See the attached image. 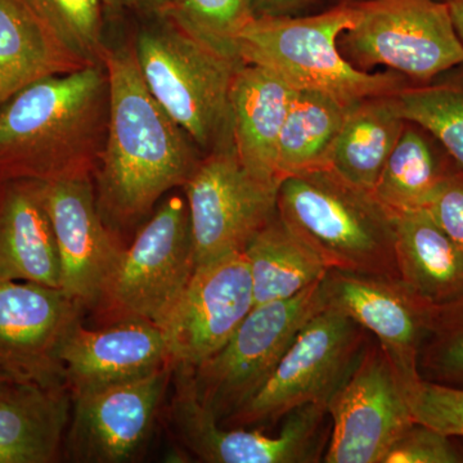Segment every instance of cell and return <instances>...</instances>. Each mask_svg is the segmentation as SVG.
Wrapping results in <instances>:
<instances>
[{
  "instance_id": "obj_1",
  "label": "cell",
  "mask_w": 463,
  "mask_h": 463,
  "mask_svg": "<svg viewBox=\"0 0 463 463\" xmlns=\"http://www.w3.org/2000/svg\"><path fill=\"white\" fill-rule=\"evenodd\" d=\"M108 133L97 172L102 218L133 224L183 187L205 155L170 118L143 80L133 48H106Z\"/></svg>"
},
{
  "instance_id": "obj_2",
  "label": "cell",
  "mask_w": 463,
  "mask_h": 463,
  "mask_svg": "<svg viewBox=\"0 0 463 463\" xmlns=\"http://www.w3.org/2000/svg\"><path fill=\"white\" fill-rule=\"evenodd\" d=\"M109 99L103 63L48 76L14 94L0 106V183L94 176Z\"/></svg>"
},
{
  "instance_id": "obj_3",
  "label": "cell",
  "mask_w": 463,
  "mask_h": 463,
  "mask_svg": "<svg viewBox=\"0 0 463 463\" xmlns=\"http://www.w3.org/2000/svg\"><path fill=\"white\" fill-rule=\"evenodd\" d=\"M279 216L328 269L398 277L395 216L373 192L331 169L286 176L279 183Z\"/></svg>"
},
{
  "instance_id": "obj_4",
  "label": "cell",
  "mask_w": 463,
  "mask_h": 463,
  "mask_svg": "<svg viewBox=\"0 0 463 463\" xmlns=\"http://www.w3.org/2000/svg\"><path fill=\"white\" fill-rule=\"evenodd\" d=\"M356 18V3H340L313 16H257L240 33L239 56L270 70L292 90L319 91L346 108L413 84L398 72L370 74L343 56L340 35Z\"/></svg>"
},
{
  "instance_id": "obj_5",
  "label": "cell",
  "mask_w": 463,
  "mask_h": 463,
  "mask_svg": "<svg viewBox=\"0 0 463 463\" xmlns=\"http://www.w3.org/2000/svg\"><path fill=\"white\" fill-rule=\"evenodd\" d=\"M143 80L203 155L234 149L231 91L242 61L222 56L163 20L134 44Z\"/></svg>"
},
{
  "instance_id": "obj_6",
  "label": "cell",
  "mask_w": 463,
  "mask_h": 463,
  "mask_svg": "<svg viewBox=\"0 0 463 463\" xmlns=\"http://www.w3.org/2000/svg\"><path fill=\"white\" fill-rule=\"evenodd\" d=\"M371 335L352 318L326 306L298 331L257 395L221 425H273L304 405L327 408L355 370Z\"/></svg>"
},
{
  "instance_id": "obj_7",
  "label": "cell",
  "mask_w": 463,
  "mask_h": 463,
  "mask_svg": "<svg viewBox=\"0 0 463 463\" xmlns=\"http://www.w3.org/2000/svg\"><path fill=\"white\" fill-rule=\"evenodd\" d=\"M341 33L343 56L367 71L385 66L413 84H428L463 63V43L443 0H364Z\"/></svg>"
},
{
  "instance_id": "obj_8",
  "label": "cell",
  "mask_w": 463,
  "mask_h": 463,
  "mask_svg": "<svg viewBox=\"0 0 463 463\" xmlns=\"http://www.w3.org/2000/svg\"><path fill=\"white\" fill-rule=\"evenodd\" d=\"M326 306L322 279L297 297L254 307L222 349L192 368L197 397L219 423L258 394L298 331Z\"/></svg>"
},
{
  "instance_id": "obj_9",
  "label": "cell",
  "mask_w": 463,
  "mask_h": 463,
  "mask_svg": "<svg viewBox=\"0 0 463 463\" xmlns=\"http://www.w3.org/2000/svg\"><path fill=\"white\" fill-rule=\"evenodd\" d=\"M194 270L187 201L173 196L123 250L97 307L112 322L141 319L163 330Z\"/></svg>"
},
{
  "instance_id": "obj_10",
  "label": "cell",
  "mask_w": 463,
  "mask_h": 463,
  "mask_svg": "<svg viewBox=\"0 0 463 463\" xmlns=\"http://www.w3.org/2000/svg\"><path fill=\"white\" fill-rule=\"evenodd\" d=\"M170 422L188 452L207 463H315L323 461L331 422L327 408L304 405L285 417L276 437L225 428L197 397L192 368L174 365Z\"/></svg>"
},
{
  "instance_id": "obj_11",
  "label": "cell",
  "mask_w": 463,
  "mask_h": 463,
  "mask_svg": "<svg viewBox=\"0 0 463 463\" xmlns=\"http://www.w3.org/2000/svg\"><path fill=\"white\" fill-rule=\"evenodd\" d=\"M183 188L196 268L245 251L279 215V183L250 174L234 149L205 155Z\"/></svg>"
},
{
  "instance_id": "obj_12",
  "label": "cell",
  "mask_w": 463,
  "mask_h": 463,
  "mask_svg": "<svg viewBox=\"0 0 463 463\" xmlns=\"http://www.w3.org/2000/svg\"><path fill=\"white\" fill-rule=\"evenodd\" d=\"M327 413V463H381L414 422L407 390L373 336L355 370L328 402Z\"/></svg>"
},
{
  "instance_id": "obj_13",
  "label": "cell",
  "mask_w": 463,
  "mask_h": 463,
  "mask_svg": "<svg viewBox=\"0 0 463 463\" xmlns=\"http://www.w3.org/2000/svg\"><path fill=\"white\" fill-rule=\"evenodd\" d=\"M174 365L127 383L71 395L66 432L70 459L87 463L132 462L154 432Z\"/></svg>"
},
{
  "instance_id": "obj_14",
  "label": "cell",
  "mask_w": 463,
  "mask_h": 463,
  "mask_svg": "<svg viewBox=\"0 0 463 463\" xmlns=\"http://www.w3.org/2000/svg\"><path fill=\"white\" fill-rule=\"evenodd\" d=\"M83 310L62 288L0 282V370L14 383L67 386L61 350Z\"/></svg>"
},
{
  "instance_id": "obj_15",
  "label": "cell",
  "mask_w": 463,
  "mask_h": 463,
  "mask_svg": "<svg viewBox=\"0 0 463 463\" xmlns=\"http://www.w3.org/2000/svg\"><path fill=\"white\" fill-rule=\"evenodd\" d=\"M323 288L327 307L352 318L379 343L405 390L421 380L420 350L435 306L398 277L330 269Z\"/></svg>"
},
{
  "instance_id": "obj_16",
  "label": "cell",
  "mask_w": 463,
  "mask_h": 463,
  "mask_svg": "<svg viewBox=\"0 0 463 463\" xmlns=\"http://www.w3.org/2000/svg\"><path fill=\"white\" fill-rule=\"evenodd\" d=\"M254 307L243 252L197 267L163 328L173 364L194 368L214 355Z\"/></svg>"
},
{
  "instance_id": "obj_17",
  "label": "cell",
  "mask_w": 463,
  "mask_h": 463,
  "mask_svg": "<svg viewBox=\"0 0 463 463\" xmlns=\"http://www.w3.org/2000/svg\"><path fill=\"white\" fill-rule=\"evenodd\" d=\"M42 184L60 255L61 288L84 309L97 307L124 249L100 215L93 176Z\"/></svg>"
},
{
  "instance_id": "obj_18",
  "label": "cell",
  "mask_w": 463,
  "mask_h": 463,
  "mask_svg": "<svg viewBox=\"0 0 463 463\" xmlns=\"http://www.w3.org/2000/svg\"><path fill=\"white\" fill-rule=\"evenodd\" d=\"M61 361L71 395L142 379L173 364L164 331L141 319L112 322L102 330L79 322L63 343Z\"/></svg>"
},
{
  "instance_id": "obj_19",
  "label": "cell",
  "mask_w": 463,
  "mask_h": 463,
  "mask_svg": "<svg viewBox=\"0 0 463 463\" xmlns=\"http://www.w3.org/2000/svg\"><path fill=\"white\" fill-rule=\"evenodd\" d=\"M61 288L60 255L42 182L0 183V282Z\"/></svg>"
},
{
  "instance_id": "obj_20",
  "label": "cell",
  "mask_w": 463,
  "mask_h": 463,
  "mask_svg": "<svg viewBox=\"0 0 463 463\" xmlns=\"http://www.w3.org/2000/svg\"><path fill=\"white\" fill-rule=\"evenodd\" d=\"M295 90L263 66L243 63L231 91L234 151L242 166L265 182L277 175V146Z\"/></svg>"
},
{
  "instance_id": "obj_21",
  "label": "cell",
  "mask_w": 463,
  "mask_h": 463,
  "mask_svg": "<svg viewBox=\"0 0 463 463\" xmlns=\"http://www.w3.org/2000/svg\"><path fill=\"white\" fill-rule=\"evenodd\" d=\"M67 386L14 383L0 395V463H53L71 417Z\"/></svg>"
},
{
  "instance_id": "obj_22",
  "label": "cell",
  "mask_w": 463,
  "mask_h": 463,
  "mask_svg": "<svg viewBox=\"0 0 463 463\" xmlns=\"http://www.w3.org/2000/svg\"><path fill=\"white\" fill-rule=\"evenodd\" d=\"M88 65L27 0H0V106L41 79Z\"/></svg>"
},
{
  "instance_id": "obj_23",
  "label": "cell",
  "mask_w": 463,
  "mask_h": 463,
  "mask_svg": "<svg viewBox=\"0 0 463 463\" xmlns=\"http://www.w3.org/2000/svg\"><path fill=\"white\" fill-rule=\"evenodd\" d=\"M399 279L432 306L463 295V252L426 209L397 213Z\"/></svg>"
},
{
  "instance_id": "obj_24",
  "label": "cell",
  "mask_w": 463,
  "mask_h": 463,
  "mask_svg": "<svg viewBox=\"0 0 463 463\" xmlns=\"http://www.w3.org/2000/svg\"><path fill=\"white\" fill-rule=\"evenodd\" d=\"M397 93L370 97L349 106L332 148L328 169L365 191H373L407 124Z\"/></svg>"
},
{
  "instance_id": "obj_25",
  "label": "cell",
  "mask_w": 463,
  "mask_h": 463,
  "mask_svg": "<svg viewBox=\"0 0 463 463\" xmlns=\"http://www.w3.org/2000/svg\"><path fill=\"white\" fill-rule=\"evenodd\" d=\"M458 167L429 130L407 121L373 192L394 213L428 209L441 185Z\"/></svg>"
},
{
  "instance_id": "obj_26",
  "label": "cell",
  "mask_w": 463,
  "mask_h": 463,
  "mask_svg": "<svg viewBox=\"0 0 463 463\" xmlns=\"http://www.w3.org/2000/svg\"><path fill=\"white\" fill-rule=\"evenodd\" d=\"M243 254L251 276L255 307L297 297L322 281L330 270L279 215L259 232Z\"/></svg>"
},
{
  "instance_id": "obj_27",
  "label": "cell",
  "mask_w": 463,
  "mask_h": 463,
  "mask_svg": "<svg viewBox=\"0 0 463 463\" xmlns=\"http://www.w3.org/2000/svg\"><path fill=\"white\" fill-rule=\"evenodd\" d=\"M346 106L327 94L295 90L277 146L279 178L327 169Z\"/></svg>"
},
{
  "instance_id": "obj_28",
  "label": "cell",
  "mask_w": 463,
  "mask_h": 463,
  "mask_svg": "<svg viewBox=\"0 0 463 463\" xmlns=\"http://www.w3.org/2000/svg\"><path fill=\"white\" fill-rule=\"evenodd\" d=\"M440 80L411 84L397 93L407 121L421 125L463 167V63Z\"/></svg>"
},
{
  "instance_id": "obj_29",
  "label": "cell",
  "mask_w": 463,
  "mask_h": 463,
  "mask_svg": "<svg viewBox=\"0 0 463 463\" xmlns=\"http://www.w3.org/2000/svg\"><path fill=\"white\" fill-rule=\"evenodd\" d=\"M156 14L216 53L239 61L240 33L257 17L252 0H169Z\"/></svg>"
},
{
  "instance_id": "obj_30",
  "label": "cell",
  "mask_w": 463,
  "mask_h": 463,
  "mask_svg": "<svg viewBox=\"0 0 463 463\" xmlns=\"http://www.w3.org/2000/svg\"><path fill=\"white\" fill-rule=\"evenodd\" d=\"M422 380L463 389V295L434 307L419 356Z\"/></svg>"
},
{
  "instance_id": "obj_31",
  "label": "cell",
  "mask_w": 463,
  "mask_h": 463,
  "mask_svg": "<svg viewBox=\"0 0 463 463\" xmlns=\"http://www.w3.org/2000/svg\"><path fill=\"white\" fill-rule=\"evenodd\" d=\"M61 42L88 63H102L108 45L103 42L102 0H27Z\"/></svg>"
},
{
  "instance_id": "obj_32",
  "label": "cell",
  "mask_w": 463,
  "mask_h": 463,
  "mask_svg": "<svg viewBox=\"0 0 463 463\" xmlns=\"http://www.w3.org/2000/svg\"><path fill=\"white\" fill-rule=\"evenodd\" d=\"M413 421L463 438V389L419 380L407 389Z\"/></svg>"
},
{
  "instance_id": "obj_33",
  "label": "cell",
  "mask_w": 463,
  "mask_h": 463,
  "mask_svg": "<svg viewBox=\"0 0 463 463\" xmlns=\"http://www.w3.org/2000/svg\"><path fill=\"white\" fill-rule=\"evenodd\" d=\"M381 463H463V438L414 421Z\"/></svg>"
},
{
  "instance_id": "obj_34",
  "label": "cell",
  "mask_w": 463,
  "mask_h": 463,
  "mask_svg": "<svg viewBox=\"0 0 463 463\" xmlns=\"http://www.w3.org/2000/svg\"><path fill=\"white\" fill-rule=\"evenodd\" d=\"M426 210L463 252V167L444 182Z\"/></svg>"
},
{
  "instance_id": "obj_35",
  "label": "cell",
  "mask_w": 463,
  "mask_h": 463,
  "mask_svg": "<svg viewBox=\"0 0 463 463\" xmlns=\"http://www.w3.org/2000/svg\"><path fill=\"white\" fill-rule=\"evenodd\" d=\"M257 16H297L313 0H252Z\"/></svg>"
},
{
  "instance_id": "obj_36",
  "label": "cell",
  "mask_w": 463,
  "mask_h": 463,
  "mask_svg": "<svg viewBox=\"0 0 463 463\" xmlns=\"http://www.w3.org/2000/svg\"><path fill=\"white\" fill-rule=\"evenodd\" d=\"M105 7L109 9H134V11H149L157 14L169 0H102Z\"/></svg>"
},
{
  "instance_id": "obj_37",
  "label": "cell",
  "mask_w": 463,
  "mask_h": 463,
  "mask_svg": "<svg viewBox=\"0 0 463 463\" xmlns=\"http://www.w3.org/2000/svg\"><path fill=\"white\" fill-rule=\"evenodd\" d=\"M456 32L463 43V0H447Z\"/></svg>"
},
{
  "instance_id": "obj_38",
  "label": "cell",
  "mask_w": 463,
  "mask_h": 463,
  "mask_svg": "<svg viewBox=\"0 0 463 463\" xmlns=\"http://www.w3.org/2000/svg\"><path fill=\"white\" fill-rule=\"evenodd\" d=\"M14 383V381L12 380L7 373H3V371L0 370V395H2L3 392H5V390H7Z\"/></svg>"
},
{
  "instance_id": "obj_39",
  "label": "cell",
  "mask_w": 463,
  "mask_h": 463,
  "mask_svg": "<svg viewBox=\"0 0 463 463\" xmlns=\"http://www.w3.org/2000/svg\"><path fill=\"white\" fill-rule=\"evenodd\" d=\"M355 2H364V0H343L341 3H355Z\"/></svg>"
},
{
  "instance_id": "obj_40",
  "label": "cell",
  "mask_w": 463,
  "mask_h": 463,
  "mask_svg": "<svg viewBox=\"0 0 463 463\" xmlns=\"http://www.w3.org/2000/svg\"><path fill=\"white\" fill-rule=\"evenodd\" d=\"M443 2H447V0H443Z\"/></svg>"
}]
</instances>
